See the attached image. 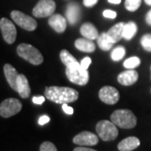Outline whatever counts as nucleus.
<instances>
[{
    "mask_svg": "<svg viewBox=\"0 0 151 151\" xmlns=\"http://www.w3.org/2000/svg\"><path fill=\"white\" fill-rule=\"evenodd\" d=\"M76 48L82 52L92 53L96 50V45L92 42V40L86 38H79L75 41Z\"/></svg>",
    "mask_w": 151,
    "mask_h": 151,
    "instance_id": "6ab92c4d",
    "label": "nucleus"
},
{
    "mask_svg": "<svg viewBox=\"0 0 151 151\" xmlns=\"http://www.w3.org/2000/svg\"><path fill=\"white\" fill-rule=\"evenodd\" d=\"M97 45L101 50L108 51L112 49L113 44L108 40L107 33L103 32L101 35H99V36L97 38Z\"/></svg>",
    "mask_w": 151,
    "mask_h": 151,
    "instance_id": "5701e85b",
    "label": "nucleus"
},
{
    "mask_svg": "<svg viewBox=\"0 0 151 151\" xmlns=\"http://www.w3.org/2000/svg\"><path fill=\"white\" fill-rule=\"evenodd\" d=\"M141 60L137 56H133L125 60L124 62V66L127 69H134L140 65Z\"/></svg>",
    "mask_w": 151,
    "mask_h": 151,
    "instance_id": "393cba45",
    "label": "nucleus"
},
{
    "mask_svg": "<svg viewBox=\"0 0 151 151\" xmlns=\"http://www.w3.org/2000/svg\"><path fill=\"white\" fill-rule=\"evenodd\" d=\"M22 109V103L16 98H8L0 104V115L2 118H10L19 113Z\"/></svg>",
    "mask_w": 151,
    "mask_h": 151,
    "instance_id": "0eeeda50",
    "label": "nucleus"
},
{
    "mask_svg": "<svg viewBox=\"0 0 151 151\" xmlns=\"http://www.w3.org/2000/svg\"><path fill=\"white\" fill-rule=\"evenodd\" d=\"M50 122V118H49L47 115H43V116H41L40 119H39V121H38V123L40 125H44V124H46L47 123Z\"/></svg>",
    "mask_w": 151,
    "mask_h": 151,
    "instance_id": "72a5a7b5",
    "label": "nucleus"
},
{
    "mask_svg": "<svg viewBox=\"0 0 151 151\" xmlns=\"http://www.w3.org/2000/svg\"><path fill=\"white\" fill-rule=\"evenodd\" d=\"M40 151H57V149L53 143L45 141L41 144L40 147Z\"/></svg>",
    "mask_w": 151,
    "mask_h": 151,
    "instance_id": "cd10ccee",
    "label": "nucleus"
},
{
    "mask_svg": "<svg viewBox=\"0 0 151 151\" xmlns=\"http://www.w3.org/2000/svg\"><path fill=\"white\" fill-rule=\"evenodd\" d=\"M142 0H125L124 6L126 9L130 12H134L140 7Z\"/></svg>",
    "mask_w": 151,
    "mask_h": 151,
    "instance_id": "a878e982",
    "label": "nucleus"
},
{
    "mask_svg": "<svg viewBox=\"0 0 151 151\" xmlns=\"http://www.w3.org/2000/svg\"><path fill=\"white\" fill-rule=\"evenodd\" d=\"M91 63H92V59L90 57H85V58H83L81 60L80 65H81V67L82 69L87 70L89 65H91Z\"/></svg>",
    "mask_w": 151,
    "mask_h": 151,
    "instance_id": "c85d7f7f",
    "label": "nucleus"
},
{
    "mask_svg": "<svg viewBox=\"0 0 151 151\" xmlns=\"http://www.w3.org/2000/svg\"><path fill=\"white\" fill-rule=\"evenodd\" d=\"M139 79L138 72L134 69H129L121 72L118 76V81L123 86H131L134 85Z\"/></svg>",
    "mask_w": 151,
    "mask_h": 151,
    "instance_id": "4468645a",
    "label": "nucleus"
},
{
    "mask_svg": "<svg viewBox=\"0 0 151 151\" xmlns=\"http://www.w3.org/2000/svg\"><path fill=\"white\" fill-rule=\"evenodd\" d=\"M145 3L147 5L151 6V0H145Z\"/></svg>",
    "mask_w": 151,
    "mask_h": 151,
    "instance_id": "4c0bfd02",
    "label": "nucleus"
},
{
    "mask_svg": "<svg viewBox=\"0 0 151 151\" xmlns=\"http://www.w3.org/2000/svg\"><path fill=\"white\" fill-rule=\"evenodd\" d=\"M17 54L21 58L35 65H40L44 60L43 55L40 50L29 44H20L17 47Z\"/></svg>",
    "mask_w": 151,
    "mask_h": 151,
    "instance_id": "7ed1b4c3",
    "label": "nucleus"
},
{
    "mask_svg": "<svg viewBox=\"0 0 151 151\" xmlns=\"http://www.w3.org/2000/svg\"><path fill=\"white\" fill-rule=\"evenodd\" d=\"M125 53H126V50L124 46H118L112 50L111 59L113 60V61H119L124 58Z\"/></svg>",
    "mask_w": 151,
    "mask_h": 151,
    "instance_id": "b1692460",
    "label": "nucleus"
},
{
    "mask_svg": "<svg viewBox=\"0 0 151 151\" xmlns=\"http://www.w3.org/2000/svg\"><path fill=\"white\" fill-rule=\"evenodd\" d=\"M108 3L113 4H119L122 0H108Z\"/></svg>",
    "mask_w": 151,
    "mask_h": 151,
    "instance_id": "e433bc0d",
    "label": "nucleus"
},
{
    "mask_svg": "<svg viewBox=\"0 0 151 151\" xmlns=\"http://www.w3.org/2000/svg\"><path fill=\"white\" fill-rule=\"evenodd\" d=\"M65 75L70 82L79 86H85L89 81L88 70L82 69L81 65L75 68L66 67Z\"/></svg>",
    "mask_w": 151,
    "mask_h": 151,
    "instance_id": "39448f33",
    "label": "nucleus"
},
{
    "mask_svg": "<svg viewBox=\"0 0 151 151\" xmlns=\"http://www.w3.org/2000/svg\"><path fill=\"white\" fill-rule=\"evenodd\" d=\"M4 71L9 86L17 92V79L19 74H18L16 69L10 64H5L4 66Z\"/></svg>",
    "mask_w": 151,
    "mask_h": 151,
    "instance_id": "dca6fc26",
    "label": "nucleus"
},
{
    "mask_svg": "<svg viewBox=\"0 0 151 151\" xmlns=\"http://www.w3.org/2000/svg\"><path fill=\"white\" fill-rule=\"evenodd\" d=\"M96 131L98 137L103 141L114 140L119 135L117 125L108 120L99 121L96 125Z\"/></svg>",
    "mask_w": 151,
    "mask_h": 151,
    "instance_id": "20e7f679",
    "label": "nucleus"
},
{
    "mask_svg": "<svg viewBox=\"0 0 151 151\" xmlns=\"http://www.w3.org/2000/svg\"><path fill=\"white\" fill-rule=\"evenodd\" d=\"M65 16L70 25H76L80 21L81 17V7L75 2H70L66 6Z\"/></svg>",
    "mask_w": 151,
    "mask_h": 151,
    "instance_id": "f8f14e48",
    "label": "nucleus"
},
{
    "mask_svg": "<svg viewBox=\"0 0 151 151\" xmlns=\"http://www.w3.org/2000/svg\"><path fill=\"white\" fill-rule=\"evenodd\" d=\"M73 151H97L93 149H90V148H86L85 146H80V147H76L74 149Z\"/></svg>",
    "mask_w": 151,
    "mask_h": 151,
    "instance_id": "f704fd0d",
    "label": "nucleus"
},
{
    "mask_svg": "<svg viewBox=\"0 0 151 151\" xmlns=\"http://www.w3.org/2000/svg\"><path fill=\"white\" fill-rule=\"evenodd\" d=\"M142 47L148 52H151V34H146L143 35L140 40Z\"/></svg>",
    "mask_w": 151,
    "mask_h": 151,
    "instance_id": "bb28decb",
    "label": "nucleus"
},
{
    "mask_svg": "<svg viewBox=\"0 0 151 151\" xmlns=\"http://www.w3.org/2000/svg\"><path fill=\"white\" fill-rule=\"evenodd\" d=\"M62 109H63L64 113H66V114H68V115H71V114H73V113H74L73 108H71V107H70V106H68L67 103L62 104Z\"/></svg>",
    "mask_w": 151,
    "mask_h": 151,
    "instance_id": "2f4dec72",
    "label": "nucleus"
},
{
    "mask_svg": "<svg viewBox=\"0 0 151 151\" xmlns=\"http://www.w3.org/2000/svg\"><path fill=\"white\" fill-rule=\"evenodd\" d=\"M111 121L121 129H129L134 128L137 124V119L132 111L129 109H118L110 116Z\"/></svg>",
    "mask_w": 151,
    "mask_h": 151,
    "instance_id": "f03ea898",
    "label": "nucleus"
},
{
    "mask_svg": "<svg viewBox=\"0 0 151 151\" xmlns=\"http://www.w3.org/2000/svg\"><path fill=\"white\" fill-rule=\"evenodd\" d=\"M99 98L103 103L113 105L119 101V92L115 87L110 86H105L102 87L99 91Z\"/></svg>",
    "mask_w": 151,
    "mask_h": 151,
    "instance_id": "9d476101",
    "label": "nucleus"
},
{
    "mask_svg": "<svg viewBox=\"0 0 151 151\" xmlns=\"http://www.w3.org/2000/svg\"><path fill=\"white\" fill-rule=\"evenodd\" d=\"M103 16L107 19H113L117 17V13L115 11L110 10V9H106V10L103 11Z\"/></svg>",
    "mask_w": 151,
    "mask_h": 151,
    "instance_id": "c756f323",
    "label": "nucleus"
},
{
    "mask_svg": "<svg viewBox=\"0 0 151 151\" xmlns=\"http://www.w3.org/2000/svg\"><path fill=\"white\" fill-rule=\"evenodd\" d=\"M11 18L17 24L27 31H34L37 28V22L32 17L22 13L20 11L14 10L11 12Z\"/></svg>",
    "mask_w": 151,
    "mask_h": 151,
    "instance_id": "423d86ee",
    "label": "nucleus"
},
{
    "mask_svg": "<svg viewBox=\"0 0 151 151\" xmlns=\"http://www.w3.org/2000/svg\"><path fill=\"white\" fill-rule=\"evenodd\" d=\"M124 24H125L124 22L118 23L114 24L111 29H109V30L107 32L108 40L113 44L119 42L121 40L122 38H124L123 35H124Z\"/></svg>",
    "mask_w": 151,
    "mask_h": 151,
    "instance_id": "2eb2a0df",
    "label": "nucleus"
},
{
    "mask_svg": "<svg viewBox=\"0 0 151 151\" xmlns=\"http://www.w3.org/2000/svg\"><path fill=\"white\" fill-rule=\"evenodd\" d=\"M137 31H138V26L136 23L134 21L128 22L124 24L123 36L126 40H130L134 37Z\"/></svg>",
    "mask_w": 151,
    "mask_h": 151,
    "instance_id": "4be33fe9",
    "label": "nucleus"
},
{
    "mask_svg": "<svg viewBox=\"0 0 151 151\" xmlns=\"http://www.w3.org/2000/svg\"><path fill=\"white\" fill-rule=\"evenodd\" d=\"M145 22L147 23V24H149L150 26H151V9L146 14Z\"/></svg>",
    "mask_w": 151,
    "mask_h": 151,
    "instance_id": "c9c22d12",
    "label": "nucleus"
},
{
    "mask_svg": "<svg viewBox=\"0 0 151 151\" xmlns=\"http://www.w3.org/2000/svg\"><path fill=\"white\" fill-rule=\"evenodd\" d=\"M48 24L55 32L59 33V34L65 32L66 25H67V22H66L65 18H64L60 14H52L49 18Z\"/></svg>",
    "mask_w": 151,
    "mask_h": 151,
    "instance_id": "ddd939ff",
    "label": "nucleus"
},
{
    "mask_svg": "<svg viewBox=\"0 0 151 151\" xmlns=\"http://www.w3.org/2000/svg\"><path fill=\"white\" fill-rule=\"evenodd\" d=\"M97 134L89 131H83L73 138V143L80 146H94L98 144Z\"/></svg>",
    "mask_w": 151,
    "mask_h": 151,
    "instance_id": "9b49d317",
    "label": "nucleus"
},
{
    "mask_svg": "<svg viewBox=\"0 0 151 151\" xmlns=\"http://www.w3.org/2000/svg\"><path fill=\"white\" fill-rule=\"evenodd\" d=\"M30 86L26 76L24 74H19L17 79V92L23 98H28L30 95Z\"/></svg>",
    "mask_w": 151,
    "mask_h": 151,
    "instance_id": "f3484780",
    "label": "nucleus"
},
{
    "mask_svg": "<svg viewBox=\"0 0 151 151\" xmlns=\"http://www.w3.org/2000/svg\"><path fill=\"white\" fill-rule=\"evenodd\" d=\"M97 2L98 0H83V4L86 8H92L97 4Z\"/></svg>",
    "mask_w": 151,
    "mask_h": 151,
    "instance_id": "473e14b6",
    "label": "nucleus"
},
{
    "mask_svg": "<svg viewBox=\"0 0 151 151\" xmlns=\"http://www.w3.org/2000/svg\"><path fill=\"white\" fill-rule=\"evenodd\" d=\"M150 71H151V66H150ZM150 79H151V76H150Z\"/></svg>",
    "mask_w": 151,
    "mask_h": 151,
    "instance_id": "58836bf2",
    "label": "nucleus"
},
{
    "mask_svg": "<svg viewBox=\"0 0 151 151\" xmlns=\"http://www.w3.org/2000/svg\"><path fill=\"white\" fill-rule=\"evenodd\" d=\"M55 7L54 0H40L34 7L32 14L36 18L50 17L54 14Z\"/></svg>",
    "mask_w": 151,
    "mask_h": 151,
    "instance_id": "6e6552de",
    "label": "nucleus"
},
{
    "mask_svg": "<svg viewBox=\"0 0 151 151\" xmlns=\"http://www.w3.org/2000/svg\"><path fill=\"white\" fill-rule=\"evenodd\" d=\"M60 58L61 62L69 68H75L80 66V62L77 61V60L70 54V52L66 50H62L60 53Z\"/></svg>",
    "mask_w": 151,
    "mask_h": 151,
    "instance_id": "412c9836",
    "label": "nucleus"
},
{
    "mask_svg": "<svg viewBox=\"0 0 151 151\" xmlns=\"http://www.w3.org/2000/svg\"><path fill=\"white\" fill-rule=\"evenodd\" d=\"M45 97L58 104L73 103L78 99V92L70 87L67 86H47L45 91Z\"/></svg>",
    "mask_w": 151,
    "mask_h": 151,
    "instance_id": "f257e3e1",
    "label": "nucleus"
},
{
    "mask_svg": "<svg viewBox=\"0 0 151 151\" xmlns=\"http://www.w3.org/2000/svg\"><path fill=\"white\" fill-rule=\"evenodd\" d=\"M80 32L81 35H83V37L86 38L88 40H97V38L99 36V34L97 31V28L95 27L91 23H84L80 28Z\"/></svg>",
    "mask_w": 151,
    "mask_h": 151,
    "instance_id": "aec40b11",
    "label": "nucleus"
},
{
    "mask_svg": "<svg viewBox=\"0 0 151 151\" xmlns=\"http://www.w3.org/2000/svg\"><path fill=\"white\" fill-rule=\"evenodd\" d=\"M0 29L4 40L8 44H13L17 36V30L13 22L6 18H2L0 20Z\"/></svg>",
    "mask_w": 151,
    "mask_h": 151,
    "instance_id": "1a4fd4ad",
    "label": "nucleus"
},
{
    "mask_svg": "<svg viewBox=\"0 0 151 151\" xmlns=\"http://www.w3.org/2000/svg\"><path fill=\"white\" fill-rule=\"evenodd\" d=\"M140 145V140L134 136L128 137L119 142L118 149L119 151H132Z\"/></svg>",
    "mask_w": 151,
    "mask_h": 151,
    "instance_id": "a211bd4d",
    "label": "nucleus"
},
{
    "mask_svg": "<svg viewBox=\"0 0 151 151\" xmlns=\"http://www.w3.org/2000/svg\"><path fill=\"white\" fill-rule=\"evenodd\" d=\"M45 98L44 96H35V97L32 98V102L35 104H38V105H41L43 104V103H45Z\"/></svg>",
    "mask_w": 151,
    "mask_h": 151,
    "instance_id": "7c9ffc66",
    "label": "nucleus"
}]
</instances>
